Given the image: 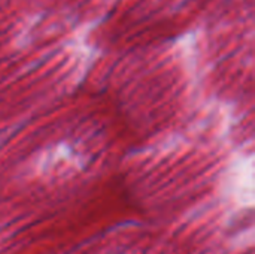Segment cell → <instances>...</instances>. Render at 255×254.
<instances>
[]
</instances>
